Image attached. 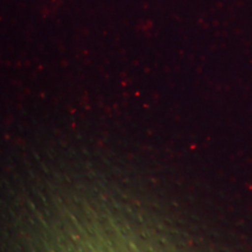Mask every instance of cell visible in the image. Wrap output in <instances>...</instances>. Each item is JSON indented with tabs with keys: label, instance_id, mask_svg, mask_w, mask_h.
Returning a JSON list of instances; mask_svg holds the SVG:
<instances>
[]
</instances>
